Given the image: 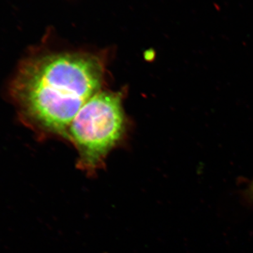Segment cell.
<instances>
[{
	"label": "cell",
	"mask_w": 253,
	"mask_h": 253,
	"mask_svg": "<svg viewBox=\"0 0 253 253\" xmlns=\"http://www.w3.org/2000/svg\"><path fill=\"white\" fill-rule=\"evenodd\" d=\"M106 51L43 48L26 56L10 85L23 124L41 139H65L81 108L104 89Z\"/></svg>",
	"instance_id": "1"
},
{
	"label": "cell",
	"mask_w": 253,
	"mask_h": 253,
	"mask_svg": "<svg viewBox=\"0 0 253 253\" xmlns=\"http://www.w3.org/2000/svg\"><path fill=\"white\" fill-rule=\"evenodd\" d=\"M246 196L249 199L253 201V181L250 184L247 191H246Z\"/></svg>",
	"instance_id": "3"
},
{
	"label": "cell",
	"mask_w": 253,
	"mask_h": 253,
	"mask_svg": "<svg viewBox=\"0 0 253 253\" xmlns=\"http://www.w3.org/2000/svg\"><path fill=\"white\" fill-rule=\"evenodd\" d=\"M126 89H102L78 111L68 131L67 141L78 153L76 167L88 177L106 168L108 156L122 144L129 129L124 109Z\"/></svg>",
	"instance_id": "2"
}]
</instances>
